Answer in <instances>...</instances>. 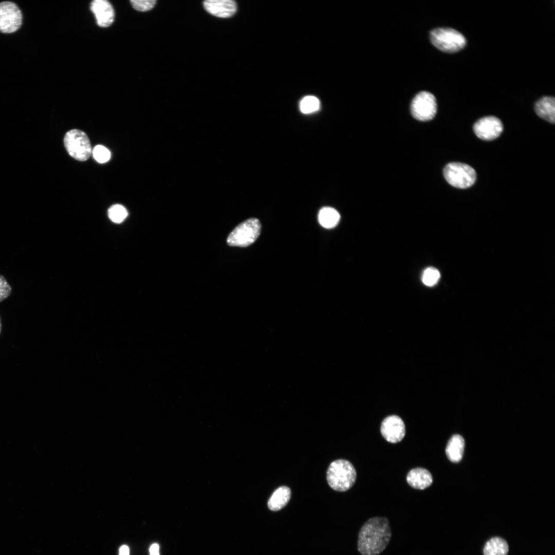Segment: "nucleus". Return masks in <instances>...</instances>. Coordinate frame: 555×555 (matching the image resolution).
I'll return each mask as SVG.
<instances>
[{
    "label": "nucleus",
    "mask_w": 555,
    "mask_h": 555,
    "mask_svg": "<svg viewBox=\"0 0 555 555\" xmlns=\"http://www.w3.org/2000/svg\"><path fill=\"white\" fill-rule=\"evenodd\" d=\"M392 537L387 518L375 516L369 519L358 533L357 549L361 555H378L386 548Z\"/></svg>",
    "instance_id": "obj_1"
},
{
    "label": "nucleus",
    "mask_w": 555,
    "mask_h": 555,
    "mask_svg": "<svg viewBox=\"0 0 555 555\" xmlns=\"http://www.w3.org/2000/svg\"><path fill=\"white\" fill-rule=\"evenodd\" d=\"M357 477L356 470L348 460L338 459L332 461L327 471V480L334 490L343 492L354 484Z\"/></svg>",
    "instance_id": "obj_2"
},
{
    "label": "nucleus",
    "mask_w": 555,
    "mask_h": 555,
    "mask_svg": "<svg viewBox=\"0 0 555 555\" xmlns=\"http://www.w3.org/2000/svg\"><path fill=\"white\" fill-rule=\"evenodd\" d=\"M432 44L439 50L447 53H454L462 49L467 40L460 32L448 27L437 28L430 33Z\"/></svg>",
    "instance_id": "obj_3"
},
{
    "label": "nucleus",
    "mask_w": 555,
    "mask_h": 555,
    "mask_svg": "<svg viewBox=\"0 0 555 555\" xmlns=\"http://www.w3.org/2000/svg\"><path fill=\"white\" fill-rule=\"evenodd\" d=\"M261 229L258 219L249 218L238 225L229 235L227 242L229 246L247 247L257 239Z\"/></svg>",
    "instance_id": "obj_4"
},
{
    "label": "nucleus",
    "mask_w": 555,
    "mask_h": 555,
    "mask_svg": "<svg viewBox=\"0 0 555 555\" xmlns=\"http://www.w3.org/2000/svg\"><path fill=\"white\" fill-rule=\"evenodd\" d=\"M443 175L450 185L459 189L470 187L476 179L474 169L468 164L460 162L448 163L443 170Z\"/></svg>",
    "instance_id": "obj_5"
},
{
    "label": "nucleus",
    "mask_w": 555,
    "mask_h": 555,
    "mask_svg": "<svg viewBox=\"0 0 555 555\" xmlns=\"http://www.w3.org/2000/svg\"><path fill=\"white\" fill-rule=\"evenodd\" d=\"M64 143L68 154L77 160H87L91 154L89 139L81 130L73 129L67 132L64 138Z\"/></svg>",
    "instance_id": "obj_6"
},
{
    "label": "nucleus",
    "mask_w": 555,
    "mask_h": 555,
    "mask_svg": "<svg viewBox=\"0 0 555 555\" xmlns=\"http://www.w3.org/2000/svg\"><path fill=\"white\" fill-rule=\"evenodd\" d=\"M411 111L418 120L425 121L433 119L437 111L435 97L429 92H420L412 101Z\"/></svg>",
    "instance_id": "obj_7"
},
{
    "label": "nucleus",
    "mask_w": 555,
    "mask_h": 555,
    "mask_svg": "<svg viewBox=\"0 0 555 555\" xmlns=\"http://www.w3.org/2000/svg\"><path fill=\"white\" fill-rule=\"evenodd\" d=\"M22 12L16 4L10 1L0 3V32L11 33L16 31L22 25Z\"/></svg>",
    "instance_id": "obj_8"
},
{
    "label": "nucleus",
    "mask_w": 555,
    "mask_h": 555,
    "mask_svg": "<svg viewBox=\"0 0 555 555\" xmlns=\"http://www.w3.org/2000/svg\"><path fill=\"white\" fill-rule=\"evenodd\" d=\"M473 128L479 138L490 141L500 135L503 130V125L498 118L490 116L479 119L475 123Z\"/></svg>",
    "instance_id": "obj_9"
},
{
    "label": "nucleus",
    "mask_w": 555,
    "mask_h": 555,
    "mask_svg": "<svg viewBox=\"0 0 555 555\" xmlns=\"http://www.w3.org/2000/svg\"><path fill=\"white\" fill-rule=\"evenodd\" d=\"M380 431L383 437L388 442L400 441L405 433V427L402 419L397 415L386 417L382 422Z\"/></svg>",
    "instance_id": "obj_10"
},
{
    "label": "nucleus",
    "mask_w": 555,
    "mask_h": 555,
    "mask_svg": "<svg viewBox=\"0 0 555 555\" xmlns=\"http://www.w3.org/2000/svg\"><path fill=\"white\" fill-rule=\"evenodd\" d=\"M90 9L94 13L98 26L107 27L114 21L115 13L112 5L106 0H95L90 5Z\"/></svg>",
    "instance_id": "obj_11"
},
{
    "label": "nucleus",
    "mask_w": 555,
    "mask_h": 555,
    "mask_svg": "<svg viewBox=\"0 0 555 555\" xmlns=\"http://www.w3.org/2000/svg\"><path fill=\"white\" fill-rule=\"evenodd\" d=\"M203 5L209 13L221 18L231 17L237 10L236 4L232 0H207Z\"/></svg>",
    "instance_id": "obj_12"
},
{
    "label": "nucleus",
    "mask_w": 555,
    "mask_h": 555,
    "mask_svg": "<svg viewBox=\"0 0 555 555\" xmlns=\"http://www.w3.org/2000/svg\"><path fill=\"white\" fill-rule=\"evenodd\" d=\"M406 480L409 485L413 488L422 490L432 484L433 478L431 473L428 470L422 468H416L409 472Z\"/></svg>",
    "instance_id": "obj_13"
},
{
    "label": "nucleus",
    "mask_w": 555,
    "mask_h": 555,
    "mask_svg": "<svg viewBox=\"0 0 555 555\" xmlns=\"http://www.w3.org/2000/svg\"><path fill=\"white\" fill-rule=\"evenodd\" d=\"M534 109L540 118L554 124L555 122V99L553 97L545 96L535 103Z\"/></svg>",
    "instance_id": "obj_14"
},
{
    "label": "nucleus",
    "mask_w": 555,
    "mask_h": 555,
    "mask_svg": "<svg viewBox=\"0 0 555 555\" xmlns=\"http://www.w3.org/2000/svg\"><path fill=\"white\" fill-rule=\"evenodd\" d=\"M464 448L465 441L462 437L458 434L453 435L446 448L448 458L453 462H459L462 457Z\"/></svg>",
    "instance_id": "obj_15"
},
{
    "label": "nucleus",
    "mask_w": 555,
    "mask_h": 555,
    "mask_svg": "<svg viewBox=\"0 0 555 555\" xmlns=\"http://www.w3.org/2000/svg\"><path fill=\"white\" fill-rule=\"evenodd\" d=\"M291 497V490L287 486L276 489L268 500V506L272 511H278L284 507Z\"/></svg>",
    "instance_id": "obj_16"
},
{
    "label": "nucleus",
    "mask_w": 555,
    "mask_h": 555,
    "mask_svg": "<svg viewBox=\"0 0 555 555\" xmlns=\"http://www.w3.org/2000/svg\"><path fill=\"white\" fill-rule=\"evenodd\" d=\"M509 546L507 541L499 536L488 540L483 548L484 555H507Z\"/></svg>",
    "instance_id": "obj_17"
},
{
    "label": "nucleus",
    "mask_w": 555,
    "mask_h": 555,
    "mask_svg": "<svg viewBox=\"0 0 555 555\" xmlns=\"http://www.w3.org/2000/svg\"><path fill=\"white\" fill-rule=\"evenodd\" d=\"M340 218V216L338 212L331 207H326L322 208L318 214L320 224L326 229H331L337 226Z\"/></svg>",
    "instance_id": "obj_18"
},
{
    "label": "nucleus",
    "mask_w": 555,
    "mask_h": 555,
    "mask_svg": "<svg viewBox=\"0 0 555 555\" xmlns=\"http://www.w3.org/2000/svg\"><path fill=\"white\" fill-rule=\"evenodd\" d=\"M320 107V101L312 96L305 97L300 102V109L304 114H310L317 111Z\"/></svg>",
    "instance_id": "obj_19"
},
{
    "label": "nucleus",
    "mask_w": 555,
    "mask_h": 555,
    "mask_svg": "<svg viewBox=\"0 0 555 555\" xmlns=\"http://www.w3.org/2000/svg\"><path fill=\"white\" fill-rule=\"evenodd\" d=\"M127 211L124 207L119 204L112 206L108 210L110 219L115 223H122L127 216Z\"/></svg>",
    "instance_id": "obj_20"
},
{
    "label": "nucleus",
    "mask_w": 555,
    "mask_h": 555,
    "mask_svg": "<svg viewBox=\"0 0 555 555\" xmlns=\"http://www.w3.org/2000/svg\"><path fill=\"white\" fill-rule=\"evenodd\" d=\"M440 276L439 271L436 268L430 267L423 272L421 280L425 285L431 287L437 284Z\"/></svg>",
    "instance_id": "obj_21"
},
{
    "label": "nucleus",
    "mask_w": 555,
    "mask_h": 555,
    "mask_svg": "<svg viewBox=\"0 0 555 555\" xmlns=\"http://www.w3.org/2000/svg\"><path fill=\"white\" fill-rule=\"evenodd\" d=\"M92 155L95 159L101 163L108 161L110 158V151L101 145H97L94 148Z\"/></svg>",
    "instance_id": "obj_22"
},
{
    "label": "nucleus",
    "mask_w": 555,
    "mask_h": 555,
    "mask_svg": "<svg viewBox=\"0 0 555 555\" xmlns=\"http://www.w3.org/2000/svg\"><path fill=\"white\" fill-rule=\"evenodd\" d=\"M133 8L139 11H147L152 9L155 6V0H132L131 1Z\"/></svg>",
    "instance_id": "obj_23"
},
{
    "label": "nucleus",
    "mask_w": 555,
    "mask_h": 555,
    "mask_svg": "<svg viewBox=\"0 0 555 555\" xmlns=\"http://www.w3.org/2000/svg\"><path fill=\"white\" fill-rule=\"evenodd\" d=\"M12 288L5 278L0 274V302L6 299L10 295Z\"/></svg>",
    "instance_id": "obj_24"
},
{
    "label": "nucleus",
    "mask_w": 555,
    "mask_h": 555,
    "mask_svg": "<svg viewBox=\"0 0 555 555\" xmlns=\"http://www.w3.org/2000/svg\"><path fill=\"white\" fill-rule=\"evenodd\" d=\"M159 545L154 543L151 545L150 548V555H159Z\"/></svg>",
    "instance_id": "obj_25"
},
{
    "label": "nucleus",
    "mask_w": 555,
    "mask_h": 555,
    "mask_svg": "<svg viewBox=\"0 0 555 555\" xmlns=\"http://www.w3.org/2000/svg\"><path fill=\"white\" fill-rule=\"evenodd\" d=\"M119 555H129V548L126 545L122 546L119 550Z\"/></svg>",
    "instance_id": "obj_26"
},
{
    "label": "nucleus",
    "mask_w": 555,
    "mask_h": 555,
    "mask_svg": "<svg viewBox=\"0 0 555 555\" xmlns=\"http://www.w3.org/2000/svg\"><path fill=\"white\" fill-rule=\"evenodd\" d=\"M2 324L1 319V317H0V334H1V331H2Z\"/></svg>",
    "instance_id": "obj_27"
}]
</instances>
